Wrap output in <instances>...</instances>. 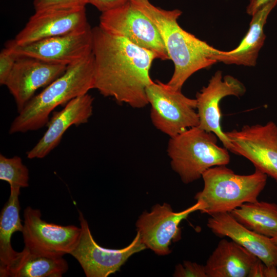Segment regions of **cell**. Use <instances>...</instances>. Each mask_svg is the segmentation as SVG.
<instances>
[{
  "label": "cell",
  "mask_w": 277,
  "mask_h": 277,
  "mask_svg": "<svg viewBox=\"0 0 277 277\" xmlns=\"http://www.w3.org/2000/svg\"><path fill=\"white\" fill-rule=\"evenodd\" d=\"M92 31L94 89L132 108L145 107L148 104L146 88L153 81L149 71L157 55L123 37L107 33L99 26Z\"/></svg>",
  "instance_id": "obj_1"
},
{
  "label": "cell",
  "mask_w": 277,
  "mask_h": 277,
  "mask_svg": "<svg viewBox=\"0 0 277 277\" xmlns=\"http://www.w3.org/2000/svg\"><path fill=\"white\" fill-rule=\"evenodd\" d=\"M130 1L155 25L161 35L169 60L174 64L173 73L167 83L169 86L181 90L193 74L217 63L213 57L219 50L179 25L177 19L182 13L180 10H164L149 0Z\"/></svg>",
  "instance_id": "obj_2"
},
{
  "label": "cell",
  "mask_w": 277,
  "mask_h": 277,
  "mask_svg": "<svg viewBox=\"0 0 277 277\" xmlns=\"http://www.w3.org/2000/svg\"><path fill=\"white\" fill-rule=\"evenodd\" d=\"M94 86L93 51L67 66L65 72L39 94L34 96L12 122L10 134L37 130L47 124L51 112L57 106L83 95Z\"/></svg>",
  "instance_id": "obj_3"
},
{
  "label": "cell",
  "mask_w": 277,
  "mask_h": 277,
  "mask_svg": "<svg viewBox=\"0 0 277 277\" xmlns=\"http://www.w3.org/2000/svg\"><path fill=\"white\" fill-rule=\"evenodd\" d=\"M226 166H214L203 174V188L194 196L201 213L230 212L244 203L257 201L264 189L266 174L255 169L250 174H237Z\"/></svg>",
  "instance_id": "obj_4"
},
{
  "label": "cell",
  "mask_w": 277,
  "mask_h": 277,
  "mask_svg": "<svg viewBox=\"0 0 277 277\" xmlns=\"http://www.w3.org/2000/svg\"><path fill=\"white\" fill-rule=\"evenodd\" d=\"M217 139L199 126L170 137L167 151L171 166L184 184L197 180L211 167L230 162L229 150L219 146Z\"/></svg>",
  "instance_id": "obj_5"
},
{
  "label": "cell",
  "mask_w": 277,
  "mask_h": 277,
  "mask_svg": "<svg viewBox=\"0 0 277 277\" xmlns=\"http://www.w3.org/2000/svg\"><path fill=\"white\" fill-rule=\"evenodd\" d=\"M146 93L153 125L170 137L199 126L195 98H189L181 90L159 81H152Z\"/></svg>",
  "instance_id": "obj_6"
},
{
  "label": "cell",
  "mask_w": 277,
  "mask_h": 277,
  "mask_svg": "<svg viewBox=\"0 0 277 277\" xmlns=\"http://www.w3.org/2000/svg\"><path fill=\"white\" fill-rule=\"evenodd\" d=\"M99 26L108 33L123 37L155 53L159 59L169 60L157 28L130 0L119 7L102 12Z\"/></svg>",
  "instance_id": "obj_7"
},
{
  "label": "cell",
  "mask_w": 277,
  "mask_h": 277,
  "mask_svg": "<svg viewBox=\"0 0 277 277\" xmlns=\"http://www.w3.org/2000/svg\"><path fill=\"white\" fill-rule=\"evenodd\" d=\"M81 233L70 254L80 263L87 277H107L119 271L127 260L146 247L140 233L127 246L121 249H109L100 246L94 240L88 222L78 210Z\"/></svg>",
  "instance_id": "obj_8"
},
{
  "label": "cell",
  "mask_w": 277,
  "mask_h": 277,
  "mask_svg": "<svg viewBox=\"0 0 277 277\" xmlns=\"http://www.w3.org/2000/svg\"><path fill=\"white\" fill-rule=\"evenodd\" d=\"M225 133L232 147V152L242 156L258 169L277 182V124L246 125Z\"/></svg>",
  "instance_id": "obj_9"
},
{
  "label": "cell",
  "mask_w": 277,
  "mask_h": 277,
  "mask_svg": "<svg viewBox=\"0 0 277 277\" xmlns=\"http://www.w3.org/2000/svg\"><path fill=\"white\" fill-rule=\"evenodd\" d=\"M41 217L39 209L28 206L24 210L22 232L25 247L51 255L70 254L79 240L81 227L49 223Z\"/></svg>",
  "instance_id": "obj_10"
},
{
  "label": "cell",
  "mask_w": 277,
  "mask_h": 277,
  "mask_svg": "<svg viewBox=\"0 0 277 277\" xmlns=\"http://www.w3.org/2000/svg\"><path fill=\"white\" fill-rule=\"evenodd\" d=\"M90 28L85 7L48 8L35 11L12 41L21 46L45 38L82 32Z\"/></svg>",
  "instance_id": "obj_11"
},
{
  "label": "cell",
  "mask_w": 277,
  "mask_h": 277,
  "mask_svg": "<svg viewBox=\"0 0 277 277\" xmlns=\"http://www.w3.org/2000/svg\"><path fill=\"white\" fill-rule=\"evenodd\" d=\"M199 209L197 202L180 212L173 211L166 203L156 204L150 212L145 211L139 216L136 223L137 232L147 248L159 255H168L171 251V243L181 238V222Z\"/></svg>",
  "instance_id": "obj_12"
},
{
  "label": "cell",
  "mask_w": 277,
  "mask_h": 277,
  "mask_svg": "<svg viewBox=\"0 0 277 277\" xmlns=\"http://www.w3.org/2000/svg\"><path fill=\"white\" fill-rule=\"evenodd\" d=\"M5 47L17 56L68 66L92 52V31L90 28L82 32L45 38L21 46L10 40Z\"/></svg>",
  "instance_id": "obj_13"
},
{
  "label": "cell",
  "mask_w": 277,
  "mask_h": 277,
  "mask_svg": "<svg viewBox=\"0 0 277 277\" xmlns=\"http://www.w3.org/2000/svg\"><path fill=\"white\" fill-rule=\"evenodd\" d=\"M245 92V87L237 78L229 75L223 77L222 72L217 71L211 76L208 85L196 94L199 127L214 133L224 147L231 152L232 145L221 127L220 102L227 96L240 97Z\"/></svg>",
  "instance_id": "obj_14"
},
{
  "label": "cell",
  "mask_w": 277,
  "mask_h": 277,
  "mask_svg": "<svg viewBox=\"0 0 277 277\" xmlns=\"http://www.w3.org/2000/svg\"><path fill=\"white\" fill-rule=\"evenodd\" d=\"M67 67L32 57L17 56L5 85L14 98L18 112L37 89L47 86L62 75Z\"/></svg>",
  "instance_id": "obj_15"
},
{
  "label": "cell",
  "mask_w": 277,
  "mask_h": 277,
  "mask_svg": "<svg viewBox=\"0 0 277 277\" xmlns=\"http://www.w3.org/2000/svg\"><path fill=\"white\" fill-rule=\"evenodd\" d=\"M93 100L91 95L86 93L70 101L62 110L54 111L47 123L46 131L37 143L26 152L27 157L29 159L45 157L60 143L63 134L70 127L87 123L92 115Z\"/></svg>",
  "instance_id": "obj_16"
},
{
  "label": "cell",
  "mask_w": 277,
  "mask_h": 277,
  "mask_svg": "<svg viewBox=\"0 0 277 277\" xmlns=\"http://www.w3.org/2000/svg\"><path fill=\"white\" fill-rule=\"evenodd\" d=\"M207 226L214 234L221 237H228L266 265L277 267V245L271 238L245 227L235 220L230 212L211 215Z\"/></svg>",
  "instance_id": "obj_17"
},
{
  "label": "cell",
  "mask_w": 277,
  "mask_h": 277,
  "mask_svg": "<svg viewBox=\"0 0 277 277\" xmlns=\"http://www.w3.org/2000/svg\"><path fill=\"white\" fill-rule=\"evenodd\" d=\"M276 5L277 0H272L255 12L252 15L249 29L239 46L229 51L219 50L213 59L226 64L254 66L266 38L264 26Z\"/></svg>",
  "instance_id": "obj_18"
},
{
  "label": "cell",
  "mask_w": 277,
  "mask_h": 277,
  "mask_svg": "<svg viewBox=\"0 0 277 277\" xmlns=\"http://www.w3.org/2000/svg\"><path fill=\"white\" fill-rule=\"evenodd\" d=\"M258 258L235 242L222 239L205 266L207 277H248Z\"/></svg>",
  "instance_id": "obj_19"
},
{
  "label": "cell",
  "mask_w": 277,
  "mask_h": 277,
  "mask_svg": "<svg viewBox=\"0 0 277 277\" xmlns=\"http://www.w3.org/2000/svg\"><path fill=\"white\" fill-rule=\"evenodd\" d=\"M68 269L62 256L33 251L24 247L0 273L1 277H61Z\"/></svg>",
  "instance_id": "obj_20"
},
{
  "label": "cell",
  "mask_w": 277,
  "mask_h": 277,
  "mask_svg": "<svg viewBox=\"0 0 277 277\" xmlns=\"http://www.w3.org/2000/svg\"><path fill=\"white\" fill-rule=\"evenodd\" d=\"M230 213L238 222L259 234L277 236V204L264 201L246 203Z\"/></svg>",
  "instance_id": "obj_21"
},
{
  "label": "cell",
  "mask_w": 277,
  "mask_h": 277,
  "mask_svg": "<svg viewBox=\"0 0 277 277\" xmlns=\"http://www.w3.org/2000/svg\"><path fill=\"white\" fill-rule=\"evenodd\" d=\"M21 189H10L8 200L0 215V273L2 272L17 251L11 245L12 234L22 232L23 224L20 217L19 195Z\"/></svg>",
  "instance_id": "obj_22"
},
{
  "label": "cell",
  "mask_w": 277,
  "mask_h": 277,
  "mask_svg": "<svg viewBox=\"0 0 277 277\" xmlns=\"http://www.w3.org/2000/svg\"><path fill=\"white\" fill-rule=\"evenodd\" d=\"M0 179L7 182L10 189H21L29 186V171L18 156L11 158L0 154Z\"/></svg>",
  "instance_id": "obj_23"
},
{
  "label": "cell",
  "mask_w": 277,
  "mask_h": 277,
  "mask_svg": "<svg viewBox=\"0 0 277 277\" xmlns=\"http://www.w3.org/2000/svg\"><path fill=\"white\" fill-rule=\"evenodd\" d=\"M173 276L175 277H207L205 266L185 261L175 266Z\"/></svg>",
  "instance_id": "obj_24"
},
{
  "label": "cell",
  "mask_w": 277,
  "mask_h": 277,
  "mask_svg": "<svg viewBox=\"0 0 277 277\" xmlns=\"http://www.w3.org/2000/svg\"><path fill=\"white\" fill-rule=\"evenodd\" d=\"M87 0H34L35 11L52 8L85 7Z\"/></svg>",
  "instance_id": "obj_25"
},
{
  "label": "cell",
  "mask_w": 277,
  "mask_h": 277,
  "mask_svg": "<svg viewBox=\"0 0 277 277\" xmlns=\"http://www.w3.org/2000/svg\"><path fill=\"white\" fill-rule=\"evenodd\" d=\"M16 56L5 47L0 53V84L5 85L6 81L17 60Z\"/></svg>",
  "instance_id": "obj_26"
},
{
  "label": "cell",
  "mask_w": 277,
  "mask_h": 277,
  "mask_svg": "<svg viewBox=\"0 0 277 277\" xmlns=\"http://www.w3.org/2000/svg\"><path fill=\"white\" fill-rule=\"evenodd\" d=\"M129 0H87L90 4L96 7L102 13L119 7Z\"/></svg>",
  "instance_id": "obj_27"
},
{
  "label": "cell",
  "mask_w": 277,
  "mask_h": 277,
  "mask_svg": "<svg viewBox=\"0 0 277 277\" xmlns=\"http://www.w3.org/2000/svg\"><path fill=\"white\" fill-rule=\"evenodd\" d=\"M266 265L259 258L252 266L248 277H265Z\"/></svg>",
  "instance_id": "obj_28"
},
{
  "label": "cell",
  "mask_w": 277,
  "mask_h": 277,
  "mask_svg": "<svg viewBox=\"0 0 277 277\" xmlns=\"http://www.w3.org/2000/svg\"><path fill=\"white\" fill-rule=\"evenodd\" d=\"M271 1L272 0H249V4L246 8V12L248 14L252 16L259 9Z\"/></svg>",
  "instance_id": "obj_29"
},
{
  "label": "cell",
  "mask_w": 277,
  "mask_h": 277,
  "mask_svg": "<svg viewBox=\"0 0 277 277\" xmlns=\"http://www.w3.org/2000/svg\"><path fill=\"white\" fill-rule=\"evenodd\" d=\"M271 240L272 241V242L275 244L276 245H277V236L275 237V238H271Z\"/></svg>",
  "instance_id": "obj_30"
}]
</instances>
